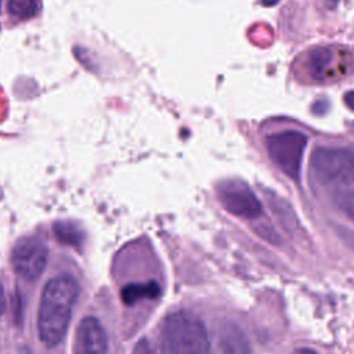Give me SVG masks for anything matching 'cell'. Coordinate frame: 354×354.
I'll return each mask as SVG.
<instances>
[{
    "label": "cell",
    "mask_w": 354,
    "mask_h": 354,
    "mask_svg": "<svg viewBox=\"0 0 354 354\" xmlns=\"http://www.w3.org/2000/svg\"><path fill=\"white\" fill-rule=\"evenodd\" d=\"M217 198L231 214L243 218H257L263 207L248 184L239 180H227L217 185Z\"/></svg>",
    "instance_id": "6"
},
{
    "label": "cell",
    "mask_w": 354,
    "mask_h": 354,
    "mask_svg": "<svg viewBox=\"0 0 354 354\" xmlns=\"http://www.w3.org/2000/svg\"><path fill=\"white\" fill-rule=\"evenodd\" d=\"M310 165L315 177L324 183H354V149L318 147L311 153Z\"/></svg>",
    "instance_id": "3"
},
{
    "label": "cell",
    "mask_w": 354,
    "mask_h": 354,
    "mask_svg": "<svg viewBox=\"0 0 354 354\" xmlns=\"http://www.w3.org/2000/svg\"><path fill=\"white\" fill-rule=\"evenodd\" d=\"M0 4H1V0H0Z\"/></svg>",
    "instance_id": "20"
},
{
    "label": "cell",
    "mask_w": 354,
    "mask_h": 354,
    "mask_svg": "<svg viewBox=\"0 0 354 354\" xmlns=\"http://www.w3.org/2000/svg\"><path fill=\"white\" fill-rule=\"evenodd\" d=\"M47 263V246L39 236H24L11 250V266L25 281L40 278Z\"/></svg>",
    "instance_id": "5"
},
{
    "label": "cell",
    "mask_w": 354,
    "mask_h": 354,
    "mask_svg": "<svg viewBox=\"0 0 354 354\" xmlns=\"http://www.w3.org/2000/svg\"><path fill=\"white\" fill-rule=\"evenodd\" d=\"M214 354H252L245 332L234 322H223L217 328Z\"/></svg>",
    "instance_id": "9"
},
{
    "label": "cell",
    "mask_w": 354,
    "mask_h": 354,
    "mask_svg": "<svg viewBox=\"0 0 354 354\" xmlns=\"http://www.w3.org/2000/svg\"><path fill=\"white\" fill-rule=\"evenodd\" d=\"M133 354H156V351L148 340L142 339L136 344V348H134Z\"/></svg>",
    "instance_id": "14"
},
{
    "label": "cell",
    "mask_w": 354,
    "mask_h": 354,
    "mask_svg": "<svg viewBox=\"0 0 354 354\" xmlns=\"http://www.w3.org/2000/svg\"><path fill=\"white\" fill-rule=\"evenodd\" d=\"M346 62L337 47L317 46L304 54L303 69L313 82L325 83L339 77V72L346 73V71L340 69V65L343 66Z\"/></svg>",
    "instance_id": "7"
},
{
    "label": "cell",
    "mask_w": 354,
    "mask_h": 354,
    "mask_svg": "<svg viewBox=\"0 0 354 354\" xmlns=\"http://www.w3.org/2000/svg\"><path fill=\"white\" fill-rule=\"evenodd\" d=\"M278 0H263V3L266 4V6H270V4H274V3H277Z\"/></svg>",
    "instance_id": "19"
},
{
    "label": "cell",
    "mask_w": 354,
    "mask_h": 354,
    "mask_svg": "<svg viewBox=\"0 0 354 354\" xmlns=\"http://www.w3.org/2000/svg\"><path fill=\"white\" fill-rule=\"evenodd\" d=\"M6 304H7V300H6L4 288H3V285L0 283V315L4 313V310H6Z\"/></svg>",
    "instance_id": "16"
},
{
    "label": "cell",
    "mask_w": 354,
    "mask_h": 354,
    "mask_svg": "<svg viewBox=\"0 0 354 354\" xmlns=\"http://www.w3.org/2000/svg\"><path fill=\"white\" fill-rule=\"evenodd\" d=\"M339 207L351 218L354 220V189L343 192L337 199Z\"/></svg>",
    "instance_id": "13"
},
{
    "label": "cell",
    "mask_w": 354,
    "mask_h": 354,
    "mask_svg": "<svg viewBox=\"0 0 354 354\" xmlns=\"http://www.w3.org/2000/svg\"><path fill=\"white\" fill-rule=\"evenodd\" d=\"M330 7H335L337 3H339V0H325Z\"/></svg>",
    "instance_id": "18"
},
{
    "label": "cell",
    "mask_w": 354,
    "mask_h": 354,
    "mask_svg": "<svg viewBox=\"0 0 354 354\" xmlns=\"http://www.w3.org/2000/svg\"><path fill=\"white\" fill-rule=\"evenodd\" d=\"M162 354H210L212 347L203 322L189 311L166 317L160 333Z\"/></svg>",
    "instance_id": "2"
},
{
    "label": "cell",
    "mask_w": 354,
    "mask_h": 354,
    "mask_svg": "<svg viewBox=\"0 0 354 354\" xmlns=\"http://www.w3.org/2000/svg\"><path fill=\"white\" fill-rule=\"evenodd\" d=\"M39 8V0H8V11L19 18L33 17Z\"/></svg>",
    "instance_id": "12"
},
{
    "label": "cell",
    "mask_w": 354,
    "mask_h": 354,
    "mask_svg": "<svg viewBox=\"0 0 354 354\" xmlns=\"http://www.w3.org/2000/svg\"><path fill=\"white\" fill-rule=\"evenodd\" d=\"M106 333L94 317H86L76 328L73 340V354H106Z\"/></svg>",
    "instance_id": "8"
},
{
    "label": "cell",
    "mask_w": 354,
    "mask_h": 354,
    "mask_svg": "<svg viewBox=\"0 0 354 354\" xmlns=\"http://www.w3.org/2000/svg\"><path fill=\"white\" fill-rule=\"evenodd\" d=\"M344 102H346V105H347L351 111H354V90L347 91V93L344 94Z\"/></svg>",
    "instance_id": "15"
},
{
    "label": "cell",
    "mask_w": 354,
    "mask_h": 354,
    "mask_svg": "<svg viewBox=\"0 0 354 354\" xmlns=\"http://www.w3.org/2000/svg\"><path fill=\"white\" fill-rule=\"evenodd\" d=\"M77 296V285L69 275L51 278L40 297L37 313V332L46 346L58 344L71 321L72 308Z\"/></svg>",
    "instance_id": "1"
},
{
    "label": "cell",
    "mask_w": 354,
    "mask_h": 354,
    "mask_svg": "<svg viewBox=\"0 0 354 354\" xmlns=\"http://www.w3.org/2000/svg\"><path fill=\"white\" fill-rule=\"evenodd\" d=\"M54 234L59 242L76 249L84 242L83 230L73 221H57L54 224Z\"/></svg>",
    "instance_id": "11"
},
{
    "label": "cell",
    "mask_w": 354,
    "mask_h": 354,
    "mask_svg": "<svg viewBox=\"0 0 354 354\" xmlns=\"http://www.w3.org/2000/svg\"><path fill=\"white\" fill-rule=\"evenodd\" d=\"M160 295V286L155 281H147V282H136L129 283L122 288L120 297L124 304H136L140 300L144 299H158Z\"/></svg>",
    "instance_id": "10"
},
{
    "label": "cell",
    "mask_w": 354,
    "mask_h": 354,
    "mask_svg": "<svg viewBox=\"0 0 354 354\" xmlns=\"http://www.w3.org/2000/svg\"><path fill=\"white\" fill-rule=\"evenodd\" d=\"M292 354H317L314 350H311V348H304V347H301V348H296Z\"/></svg>",
    "instance_id": "17"
},
{
    "label": "cell",
    "mask_w": 354,
    "mask_h": 354,
    "mask_svg": "<svg viewBox=\"0 0 354 354\" xmlns=\"http://www.w3.org/2000/svg\"><path fill=\"white\" fill-rule=\"evenodd\" d=\"M307 137L296 130H283L267 137L268 156L288 177L299 180Z\"/></svg>",
    "instance_id": "4"
}]
</instances>
